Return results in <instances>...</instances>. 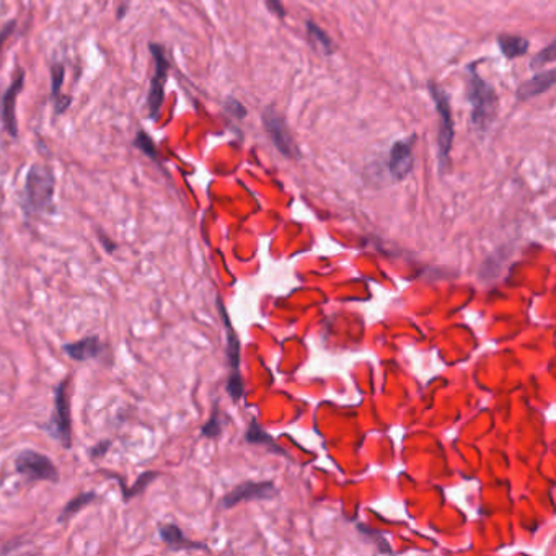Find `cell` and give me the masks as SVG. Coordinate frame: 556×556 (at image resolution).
I'll list each match as a JSON object with an SVG mask.
<instances>
[{"mask_svg":"<svg viewBox=\"0 0 556 556\" xmlns=\"http://www.w3.org/2000/svg\"><path fill=\"white\" fill-rule=\"evenodd\" d=\"M64 76H66V71H64V66L61 62L53 64L51 67V97L53 100H57L61 97V87L64 83Z\"/></svg>","mask_w":556,"mask_h":556,"instance_id":"obj_19","label":"cell"},{"mask_svg":"<svg viewBox=\"0 0 556 556\" xmlns=\"http://www.w3.org/2000/svg\"><path fill=\"white\" fill-rule=\"evenodd\" d=\"M429 92L433 95L436 103V110L439 113V136H438V147H439V168L445 170L449 165V155L452 151V142H454V119H452V110L449 97L445 92L436 83H431Z\"/></svg>","mask_w":556,"mask_h":556,"instance_id":"obj_3","label":"cell"},{"mask_svg":"<svg viewBox=\"0 0 556 556\" xmlns=\"http://www.w3.org/2000/svg\"><path fill=\"white\" fill-rule=\"evenodd\" d=\"M54 175L48 167L33 165L29 168L23 188V207L28 214L53 212Z\"/></svg>","mask_w":556,"mask_h":556,"instance_id":"obj_1","label":"cell"},{"mask_svg":"<svg viewBox=\"0 0 556 556\" xmlns=\"http://www.w3.org/2000/svg\"><path fill=\"white\" fill-rule=\"evenodd\" d=\"M15 470L29 481H59V471L46 455L23 450L15 460Z\"/></svg>","mask_w":556,"mask_h":556,"instance_id":"obj_6","label":"cell"},{"mask_svg":"<svg viewBox=\"0 0 556 556\" xmlns=\"http://www.w3.org/2000/svg\"><path fill=\"white\" fill-rule=\"evenodd\" d=\"M15 29H17V22H15V20L8 22L2 29H0V54H2V48L5 41H7V38L15 32Z\"/></svg>","mask_w":556,"mask_h":556,"instance_id":"obj_25","label":"cell"},{"mask_svg":"<svg viewBox=\"0 0 556 556\" xmlns=\"http://www.w3.org/2000/svg\"><path fill=\"white\" fill-rule=\"evenodd\" d=\"M555 71H547V72H542L538 74V76H535L530 78L529 82L522 83V85L519 87L517 90V100L520 102H525V100H530V98H535L538 95H542L543 92H547L548 88L553 87L555 83Z\"/></svg>","mask_w":556,"mask_h":556,"instance_id":"obj_11","label":"cell"},{"mask_svg":"<svg viewBox=\"0 0 556 556\" xmlns=\"http://www.w3.org/2000/svg\"><path fill=\"white\" fill-rule=\"evenodd\" d=\"M67 356H71L76 361H88L95 359L103 352V345L97 336H87L81 341L71 342V345L64 346Z\"/></svg>","mask_w":556,"mask_h":556,"instance_id":"obj_12","label":"cell"},{"mask_svg":"<svg viewBox=\"0 0 556 556\" xmlns=\"http://www.w3.org/2000/svg\"><path fill=\"white\" fill-rule=\"evenodd\" d=\"M413 144H415V137H410L405 139V141L395 142V146L391 147L389 168L391 176L396 178V180H403V178L408 176L411 170H413L415 165Z\"/></svg>","mask_w":556,"mask_h":556,"instance_id":"obj_8","label":"cell"},{"mask_svg":"<svg viewBox=\"0 0 556 556\" xmlns=\"http://www.w3.org/2000/svg\"><path fill=\"white\" fill-rule=\"evenodd\" d=\"M160 537L165 543L170 545L173 550H197L204 548V545L191 542L185 537V534L181 532L180 527L176 525H165L160 529Z\"/></svg>","mask_w":556,"mask_h":556,"instance_id":"obj_13","label":"cell"},{"mask_svg":"<svg viewBox=\"0 0 556 556\" xmlns=\"http://www.w3.org/2000/svg\"><path fill=\"white\" fill-rule=\"evenodd\" d=\"M110 445H111L110 443H106V440H103V443H102L100 445L93 447V449H92V455H93V457H100V455H103V454H105V452L108 450V447H110Z\"/></svg>","mask_w":556,"mask_h":556,"instance_id":"obj_27","label":"cell"},{"mask_svg":"<svg viewBox=\"0 0 556 556\" xmlns=\"http://www.w3.org/2000/svg\"><path fill=\"white\" fill-rule=\"evenodd\" d=\"M51 438L59 440L66 449L72 445L71 401H69V380L59 384L54 394V415L46 426Z\"/></svg>","mask_w":556,"mask_h":556,"instance_id":"obj_4","label":"cell"},{"mask_svg":"<svg viewBox=\"0 0 556 556\" xmlns=\"http://www.w3.org/2000/svg\"><path fill=\"white\" fill-rule=\"evenodd\" d=\"M221 314L223 317V320H225V328H227V338H228V362H230L232 366V375H240L238 374V364H240V342H238V338L235 335V331L232 330L230 324H228V319L225 315V312H223V307L221 305Z\"/></svg>","mask_w":556,"mask_h":556,"instance_id":"obj_15","label":"cell"},{"mask_svg":"<svg viewBox=\"0 0 556 556\" xmlns=\"http://www.w3.org/2000/svg\"><path fill=\"white\" fill-rule=\"evenodd\" d=\"M276 494V488L271 481H263V483H243L237 486L235 489L230 491L225 498H223V506L225 508H232V506L240 504L242 501H251V499H270Z\"/></svg>","mask_w":556,"mask_h":556,"instance_id":"obj_10","label":"cell"},{"mask_svg":"<svg viewBox=\"0 0 556 556\" xmlns=\"http://www.w3.org/2000/svg\"><path fill=\"white\" fill-rule=\"evenodd\" d=\"M555 59V43H550L548 48H545L543 51H540L537 56L534 57L532 61V66L534 67H538V66H545V64L552 62Z\"/></svg>","mask_w":556,"mask_h":556,"instance_id":"obj_22","label":"cell"},{"mask_svg":"<svg viewBox=\"0 0 556 556\" xmlns=\"http://www.w3.org/2000/svg\"><path fill=\"white\" fill-rule=\"evenodd\" d=\"M225 108H227L228 113H232L233 116L238 118V119H242L246 114L245 108H243L237 100H233V98H228L227 103H225Z\"/></svg>","mask_w":556,"mask_h":556,"instance_id":"obj_24","label":"cell"},{"mask_svg":"<svg viewBox=\"0 0 556 556\" xmlns=\"http://www.w3.org/2000/svg\"><path fill=\"white\" fill-rule=\"evenodd\" d=\"M470 102L473 106V113H471L473 124L485 131L493 123L498 102H496L493 87L486 83L473 69L470 71Z\"/></svg>","mask_w":556,"mask_h":556,"instance_id":"obj_2","label":"cell"},{"mask_svg":"<svg viewBox=\"0 0 556 556\" xmlns=\"http://www.w3.org/2000/svg\"><path fill=\"white\" fill-rule=\"evenodd\" d=\"M263 124H265L267 134H270L271 141L274 142L277 151L282 155L296 158L297 157V147L294 139H292L289 129H287L284 119L279 113H276L272 108H267L263 114Z\"/></svg>","mask_w":556,"mask_h":556,"instance_id":"obj_7","label":"cell"},{"mask_svg":"<svg viewBox=\"0 0 556 556\" xmlns=\"http://www.w3.org/2000/svg\"><path fill=\"white\" fill-rule=\"evenodd\" d=\"M134 146H136L137 148H141V151L146 153V155H148V157H152L153 160H157V148H155V146H153V142H152V139L147 136L146 132L144 131H139L137 132V136H136V139H134Z\"/></svg>","mask_w":556,"mask_h":556,"instance_id":"obj_20","label":"cell"},{"mask_svg":"<svg viewBox=\"0 0 556 556\" xmlns=\"http://www.w3.org/2000/svg\"><path fill=\"white\" fill-rule=\"evenodd\" d=\"M307 33H309V36H310L312 41H314L317 46L321 49V51L326 53V54H331V51H333V46H331V39L326 36L325 32H321V28L317 27L315 23L307 22Z\"/></svg>","mask_w":556,"mask_h":556,"instance_id":"obj_17","label":"cell"},{"mask_svg":"<svg viewBox=\"0 0 556 556\" xmlns=\"http://www.w3.org/2000/svg\"><path fill=\"white\" fill-rule=\"evenodd\" d=\"M155 476H157L155 471H147V473H142V475L137 478L136 483L132 485V488H129V489L124 488V499L134 498V496L141 494L142 491H146L147 486L151 485L153 480H155Z\"/></svg>","mask_w":556,"mask_h":556,"instance_id":"obj_18","label":"cell"},{"mask_svg":"<svg viewBox=\"0 0 556 556\" xmlns=\"http://www.w3.org/2000/svg\"><path fill=\"white\" fill-rule=\"evenodd\" d=\"M202 434L207 436V438H217L221 434V421H219V413L212 415V418L207 421L204 428H202Z\"/></svg>","mask_w":556,"mask_h":556,"instance_id":"obj_23","label":"cell"},{"mask_svg":"<svg viewBox=\"0 0 556 556\" xmlns=\"http://www.w3.org/2000/svg\"><path fill=\"white\" fill-rule=\"evenodd\" d=\"M266 5H267V8H270V12L276 13L279 18H284L286 10H284V7H282V4L279 2V0H266Z\"/></svg>","mask_w":556,"mask_h":556,"instance_id":"obj_26","label":"cell"},{"mask_svg":"<svg viewBox=\"0 0 556 556\" xmlns=\"http://www.w3.org/2000/svg\"><path fill=\"white\" fill-rule=\"evenodd\" d=\"M23 78H25V74H23V71H20L17 76H15L13 82L10 83V87L5 90L4 97H2V103H0V114H2L4 127L12 137L18 136L17 116H15V105H17L18 93L23 87Z\"/></svg>","mask_w":556,"mask_h":556,"instance_id":"obj_9","label":"cell"},{"mask_svg":"<svg viewBox=\"0 0 556 556\" xmlns=\"http://www.w3.org/2000/svg\"><path fill=\"white\" fill-rule=\"evenodd\" d=\"M501 53L504 54V57L514 59L519 56H524L529 49V41L527 39L520 38V36H510V34H504V36H499L498 39Z\"/></svg>","mask_w":556,"mask_h":556,"instance_id":"obj_14","label":"cell"},{"mask_svg":"<svg viewBox=\"0 0 556 556\" xmlns=\"http://www.w3.org/2000/svg\"><path fill=\"white\" fill-rule=\"evenodd\" d=\"M151 51L153 56V62H155V71H153L151 88H148L147 106L151 118L157 119L158 113H160V108L163 105V98H165V83H167L170 62H168V59L165 56V49L158 46V44H152Z\"/></svg>","mask_w":556,"mask_h":556,"instance_id":"obj_5","label":"cell"},{"mask_svg":"<svg viewBox=\"0 0 556 556\" xmlns=\"http://www.w3.org/2000/svg\"><path fill=\"white\" fill-rule=\"evenodd\" d=\"M95 499H97L95 493H82V494H78L77 498H74L72 501H69L67 506L64 508V510L61 513V517H59V520H66L69 517H72L74 514H77L81 509L87 508V506L92 504V501H95Z\"/></svg>","mask_w":556,"mask_h":556,"instance_id":"obj_16","label":"cell"},{"mask_svg":"<svg viewBox=\"0 0 556 556\" xmlns=\"http://www.w3.org/2000/svg\"><path fill=\"white\" fill-rule=\"evenodd\" d=\"M246 440L248 443H258V444H266V445L272 444V439L260 428V426L255 423V421H253L251 426L246 431Z\"/></svg>","mask_w":556,"mask_h":556,"instance_id":"obj_21","label":"cell"}]
</instances>
